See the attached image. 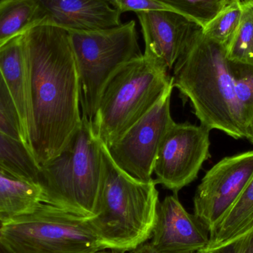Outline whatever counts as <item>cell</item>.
<instances>
[{
    "mask_svg": "<svg viewBox=\"0 0 253 253\" xmlns=\"http://www.w3.org/2000/svg\"><path fill=\"white\" fill-rule=\"evenodd\" d=\"M97 253H118L117 252H115V251H111V252H107V251H99V252H98Z\"/></svg>",
    "mask_w": 253,
    "mask_h": 253,
    "instance_id": "30",
    "label": "cell"
},
{
    "mask_svg": "<svg viewBox=\"0 0 253 253\" xmlns=\"http://www.w3.org/2000/svg\"><path fill=\"white\" fill-rule=\"evenodd\" d=\"M83 115L91 121L101 93L114 74L141 54L134 20L107 29L71 31Z\"/></svg>",
    "mask_w": 253,
    "mask_h": 253,
    "instance_id": "7",
    "label": "cell"
},
{
    "mask_svg": "<svg viewBox=\"0 0 253 253\" xmlns=\"http://www.w3.org/2000/svg\"><path fill=\"white\" fill-rule=\"evenodd\" d=\"M44 23L68 31H96L121 25L122 13L108 0H39Z\"/></svg>",
    "mask_w": 253,
    "mask_h": 253,
    "instance_id": "13",
    "label": "cell"
},
{
    "mask_svg": "<svg viewBox=\"0 0 253 253\" xmlns=\"http://www.w3.org/2000/svg\"><path fill=\"white\" fill-rule=\"evenodd\" d=\"M11 253H97L104 251L88 218L40 202L32 211L0 224Z\"/></svg>",
    "mask_w": 253,
    "mask_h": 253,
    "instance_id": "6",
    "label": "cell"
},
{
    "mask_svg": "<svg viewBox=\"0 0 253 253\" xmlns=\"http://www.w3.org/2000/svg\"><path fill=\"white\" fill-rule=\"evenodd\" d=\"M169 89L158 103L107 147L110 156L123 170L136 179L152 181L153 167L159 146L175 122L171 117Z\"/></svg>",
    "mask_w": 253,
    "mask_h": 253,
    "instance_id": "10",
    "label": "cell"
},
{
    "mask_svg": "<svg viewBox=\"0 0 253 253\" xmlns=\"http://www.w3.org/2000/svg\"><path fill=\"white\" fill-rule=\"evenodd\" d=\"M205 28L227 5L224 0H159Z\"/></svg>",
    "mask_w": 253,
    "mask_h": 253,
    "instance_id": "22",
    "label": "cell"
},
{
    "mask_svg": "<svg viewBox=\"0 0 253 253\" xmlns=\"http://www.w3.org/2000/svg\"><path fill=\"white\" fill-rule=\"evenodd\" d=\"M133 253H160L159 251H156L151 243L141 244V245L135 248L133 251Z\"/></svg>",
    "mask_w": 253,
    "mask_h": 253,
    "instance_id": "26",
    "label": "cell"
},
{
    "mask_svg": "<svg viewBox=\"0 0 253 253\" xmlns=\"http://www.w3.org/2000/svg\"><path fill=\"white\" fill-rule=\"evenodd\" d=\"M253 177V150L227 156L205 174L193 199L194 215L215 233Z\"/></svg>",
    "mask_w": 253,
    "mask_h": 253,
    "instance_id": "9",
    "label": "cell"
},
{
    "mask_svg": "<svg viewBox=\"0 0 253 253\" xmlns=\"http://www.w3.org/2000/svg\"><path fill=\"white\" fill-rule=\"evenodd\" d=\"M44 23L39 0H0V46Z\"/></svg>",
    "mask_w": 253,
    "mask_h": 253,
    "instance_id": "16",
    "label": "cell"
},
{
    "mask_svg": "<svg viewBox=\"0 0 253 253\" xmlns=\"http://www.w3.org/2000/svg\"><path fill=\"white\" fill-rule=\"evenodd\" d=\"M0 131L22 141L20 120L16 105L0 70Z\"/></svg>",
    "mask_w": 253,
    "mask_h": 253,
    "instance_id": "23",
    "label": "cell"
},
{
    "mask_svg": "<svg viewBox=\"0 0 253 253\" xmlns=\"http://www.w3.org/2000/svg\"><path fill=\"white\" fill-rule=\"evenodd\" d=\"M236 101L248 126L253 116V66L230 62Z\"/></svg>",
    "mask_w": 253,
    "mask_h": 253,
    "instance_id": "21",
    "label": "cell"
},
{
    "mask_svg": "<svg viewBox=\"0 0 253 253\" xmlns=\"http://www.w3.org/2000/svg\"><path fill=\"white\" fill-rule=\"evenodd\" d=\"M0 70L19 114L22 141L31 151L33 126L31 81L22 35L0 46Z\"/></svg>",
    "mask_w": 253,
    "mask_h": 253,
    "instance_id": "14",
    "label": "cell"
},
{
    "mask_svg": "<svg viewBox=\"0 0 253 253\" xmlns=\"http://www.w3.org/2000/svg\"><path fill=\"white\" fill-rule=\"evenodd\" d=\"M224 1L227 3V4H230V3L233 2V1H241L242 0H224Z\"/></svg>",
    "mask_w": 253,
    "mask_h": 253,
    "instance_id": "29",
    "label": "cell"
},
{
    "mask_svg": "<svg viewBox=\"0 0 253 253\" xmlns=\"http://www.w3.org/2000/svg\"><path fill=\"white\" fill-rule=\"evenodd\" d=\"M22 40L31 81L30 149L41 168L62 152L81 123L80 81L68 31L42 23Z\"/></svg>",
    "mask_w": 253,
    "mask_h": 253,
    "instance_id": "1",
    "label": "cell"
},
{
    "mask_svg": "<svg viewBox=\"0 0 253 253\" xmlns=\"http://www.w3.org/2000/svg\"><path fill=\"white\" fill-rule=\"evenodd\" d=\"M104 177L103 144L82 114L81 123L62 152L40 168L42 202L90 218L97 209Z\"/></svg>",
    "mask_w": 253,
    "mask_h": 253,
    "instance_id": "4",
    "label": "cell"
},
{
    "mask_svg": "<svg viewBox=\"0 0 253 253\" xmlns=\"http://www.w3.org/2000/svg\"><path fill=\"white\" fill-rule=\"evenodd\" d=\"M0 166L16 175L39 184L40 167L22 141L0 131Z\"/></svg>",
    "mask_w": 253,
    "mask_h": 253,
    "instance_id": "18",
    "label": "cell"
},
{
    "mask_svg": "<svg viewBox=\"0 0 253 253\" xmlns=\"http://www.w3.org/2000/svg\"><path fill=\"white\" fill-rule=\"evenodd\" d=\"M42 202V189L0 166V224L32 211Z\"/></svg>",
    "mask_w": 253,
    "mask_h": 253,
    "instance_id": "15",
    "label": "cell"
},
{
    "mask_svg": "<svg viewBox=\"0 0 253 253\" xmlns=\"http://www.w3.org/2000/svg\"><path fill=\"white\" fill-rule=\"evenodd\" d=\"M211 131L202 125L174 123L165 134L155 160L156 184L178 194L195 181L211 157Z\"/></svg>",
    "mask_w": 253,
    "mask_h": 253,
    "instance_id": "8",
    "label": "cell"
},
{
    "mask_svg": "<svg viewBox=\"0 0 253 253\" xmlns=\"http://www.w3.org/2000/svg\"><path fill=\"white\" fill-rule=\"evenodd\" d=\"M242 12V1L227 4L202 29L204 34L217 44L227 48L239 28Z\"/></svg>",
    "mask_w": 253,
    "mask_h": 253,
    "instance_id": "20",
    "label": "cell"
},
{
    "mask_svg": "<svg viewBox=\"0 0 253 253\" xmlns=\"http://www.w3.org/2000/svg\"><path fill=\"white\" fill-rule=\"evenodd\" d=\"M253 227V177L215 233L208 245L230 240Z\"/></svg>",
    "mask_w": 253,
    "mask_h": 253,
    "instance_id": "17",
    "label": "cell"
},
{
    "mask_svg": "<svg viewBox=\"0 0 253 253\" xmlns=\"http://www.w3.org/2000/svg\"><path fill=\"white\" fill-rule=\"evenodd\" d=\"M141 26L145 50L169 72L195 31L202 28L188 18L168 10L135 13Z\"/></svg>",
    "mask_w": 253,
    "mask_h": 253,
    "instance_id": "12",
    "label": "cell"
},
{
    "mask_svg": "<svg viewBox=\"0 0 253 253\" xmlns=\"http://www.w3.org/2000/svg\"><path fill=\"white\" fill-rule=\"evenodd\" d=\"M110 4L123 14L126 12L157 11L168 10L177 13L172 7L159 0H108Z\"/></svg>",
    "mask_w": 253,
    "mask_h": 253,
    "instance_id": "25",
    "label": "cell"
},
{
    "mask_svg": "<svg viewBox=\"0 0 253 253\" xmlns=\"http://www.w3.org/2000/svg\"><path fill=\"white\" fill-rule=\"evenodd\" d=\"M198 253H253V227L218 245H208Z\"/></svg>",
    "mask_w": 253,
    "mask_h": 253,
    "instance_id": "24",
    "label": "cell"
},
{
    "mask_svg": "<svg viewBox=\"0 0 253 253\" xmlns=\"http://www.w3.org/2000/svg\"><path fill=\"white\" fill-rule=\"evenodd\" d=\"M198 253V252H193V253Z\"/></svg>",
    "mask_w": 253,
    "mask_h": 253,
    "instance_id": "31",
    "label": "cell"
},
{
    "mask_svg": "<svg viewBox=\"0 0 253 253\" xmlns=\"http://www.w3.org/2000/svg\"><path fill=\"white\" fill-rule=\"evenodd\" d=\"M242 17L239 28L226 48L230 62L253 66V0L242 1Z\"/></svg>",
    "mask_w": 253,
    "mask_h": 253,
    "instance_id": "19",
    "label": "cell"
},
{
    "mask_svg": "<svg viewBox=\"0 0 253 253\" xmlns=\"http://www.w3.org/2000/svg\"><path fill=\"white\" fill-rule=\"evenodd\" d=\"M253 144V116L247 126L246 138Z\"/></svg>",
    "mask_w": 253,
    "mask_h": 253,
    "instance_id": "27",
    "label": "cell"
},
{
    "mask_svg": "<svg viewBox=\"0 0 253 253\" xmlns=\"http://www.w3.org/2000/svg\"><path fill=\"white\" fill-rule=\"evenodd\" d=\"M172 87L168 71L141 53L120 68L104 87L90 121L93 132L109 147Z\"/></svg>",
    "mask_w": 253,
    "mask_h": 253,
    "instance_id": "5",
    "label": "cell"
},
{
    "mask_svg": "<svg viewBox=\"0 0 253 253\" xmlns=\"http://www.w3.org/2000/svg\"><path fill=\"white\" fill-rule=\"evenodd\" d=\"M0 253H11L10 252L7 247L4 245L1 238H0Z\"/></svg>",
    "mask_w": 253,
    "mask_h": 253,
    "instance_id": "28",
    "label": "cell"
},
{
    "mask_svg": "<svg viewBox=\"0 0 253 253\" xmlns=\"http://www.w3.org/2000/svg\"><path fill=\"white\" fill-rule=\"evenodd\" d=\"M199 28L173 68L174 87L189 101L202 126L234 139L246 138L247 126L236 101L226 49Z\"/></svg>",
    "mask_w": 253,
    "mask_h": 253,
    "instance_id": "2",
    "label": "cell"
},
{
    "mask_svg": "<svg viewBox=\"0 0 253 253\" xmlns=\"http://www.w3.org/2000/svg\"><path fill=\"white\" fill-rule=\"evenodd\" d=\"M242 1H247V0H242Z\"/></svg>",
    "mask_w": 253,
    "mask_h": 253,
    "instance_id": "32",
    "label": "cell"
},
{
    "mask_svg": "<svg viewBox=\"0 0 253 253\" xmlns=\"http://www.w3.org/2000/svg\"><path fill=\"white\" fill-rule=\"evenodd\" d=\"M103 154V185L96 213L89 222L104 250L133 251L151 238L159 192L154 179L140 181L121 169L104 144Z\"/></svg>",
    "mask_w": 253,
    "mask_h": 253,
    "instance_id": "3",
    "label": "cell"
},
{
    "mask_svg": "<svg viewBox=\"0 0 253 253\" xmlns=\"http://www.w3.org/2000/svg\"><path fill=\"white\" fill-rule=\"evenodd\" d=\"M151 238L150 243L160 253H190L208 246L210 233L173 194L159 202Z\"/></svg>",
    "mask_w": 253,
    "mask_h": 253,
    "instance_id": "11",
    "label": "cell"
}]
</instances>
